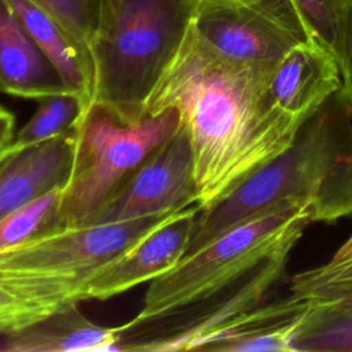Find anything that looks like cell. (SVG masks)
Masks as SVG:
<instances>
[{"instance_id": "cell-1", "label": "cell", "mask_w": 352, "mask_h": 352, "mask_svg": "<svg viewBox=\"0 0 352 352\" xmlns=\"http://www.w3.org/2000/svg\"><path fill=\"white\" fill-rule=\"evenodd\" d=\"M271 72L223 59L191 29L151 94L146 116L176 110L188 132L199 209L279 155L304 121L271 103Z\"/></svg>"}, {"instance_id": "cell-2", "label": "cell", "mask_w": 352, "mask_h": 352, "mask_svg": "<svg viewBox=\"0 0 352 352\" xmlns=\"http://www.w3.org/2000/svg\"><path fill=\"white\" fill-rule=\"evenodd\" d=\"M309 223L311 213L302 204L286 202L183 257L151 280L142 311L126 324L176 319L161 323V331L125 344L124 351H191L204 336L263 304L283 278Z\"/></svg>"}, {"instance_id": "cell-3", "label": "cell", "mask_w": 352, "mask_h": 352, "mask_svg": "<svg viewBox=\"0 0 352 352\" xmlns=\"http://www.w3.org/2000/svg\"><path fill=\"white\" fill-rule=\"evenodd\" d=\"M286 202L302 204L319 223L352 214V84L309 114L279 155L199 210L183 257Z\"/></svg>"}, {"instance_id": "cell-4", "label": "cell", "mask_w": 352, "mask_h": 352, "mask_svg": "<svg viewBox=\"0 0 352 352\" xmlns=\"http://www.w3.org/2000/svg\"><path fill=\"white\" fill-rule=\"evenodd\" d=\"M201 0H102L89 50L92 103L124 122L146 117L147 102L177 56Z\"/></svg>"}, {"instance_id": "cell-5", "label": "cell", "mask_w": 352, "mask_h": 352, "mask_svg": "<svg viewBox=\"0 0 352 352\" xmlns=\"http://www.w3.org/2000/svg\"><path fill=\"white\" fill-rule=\"evenodd\" d=\"M176 212L63 228L0 253V285L56 311L85 300L87 282Z\"/></svg>"}, {"instance_id": "cell-6", "label": "cell", "mask_w": 352, "mask_h": 352, "mask_svg": "<svg viewBox=\"0 0 352 352\" xmlns=\"http://www.w3.org/2000/svg\"><path fill=\"white\" fill-rule=\"evenodd\" d=\"M180 124L176 110L124 122L104 106L92 103L74 124V157L62 191L63 228L84 227L113 191Z\"/></svg>"}, {"instance_id": "cell-7", "label": "cell", "mask_w": 352, "mask_h": 352, "mask_svg": "<svg viewBox=\"0 0 352 352\" xmlns=\"http://www.w3.org/2000/svg\"><path fill=\"white\" fill-rule=\"evenodd\" d=\"M190 136L180 122L107 198L87 226L118 223L198 205Z\"/></svg>"}, {"instance_id": "cell-8", "label": "cell", "mask_w": 352, "mask_h": 352, "mask_svg": "<svg viewBox=\"0 0 352 352\" xmlns=\"http://www.w3.org/2000/svg\"><path fill=\"white\" fill-rule=\"evenodd\" d=\"M192 29L223 59L268 70H272L292 47L305 41L241 0H201Z\"/></svg>"}, {"instance_id": "cell-9", "label": "cell", "mask_w": 352, "mask_h": 352, "mask_svg": "<svg viewBox=\"0 0 352 352\" xmlns=\"http://www.w3.org/2000/svg\"><path fill=\"white\" fill-rule=\"evenodd\" d=\"M199 206L172 214L121 256L100 268L85 285V300H107L173 268L183 257Z\"/></svg>"}, {"instance_id": "cell-10", "label": "cell", "mask_w": 352, "mask_h": 352, "mask_svg": "<svg viewBox=\"0 0 352 352\" xmlns=\"http://www.w3.org/2000/svg\"><path fill=\"white\" fill-rule=\"evenodd\" d=\"M316 298L289 294L250 308L212 333L191 349L221 352H293V340Z\"/></svg>"}, {"instance_id": "cell-11", "label": "cell", "mask_w": 352, "mask_h": 352, "mask_svg": "<svg viewBox=\"0 0 352 352\" xmlns=\"http://www.w3.org/2000/svg\"><path fill=\"white\" fill-rule=\"evenodd\" d=\"M342 84L336 56L315 38L292 47L272 69L267 92L282 113L305 120Z\"/></svg>"}, {"instance_id": "cell-12", "label": "cell", "mask_w": 352, "mask_h": 352, "mask_svg": "<svg viewBox=\"0 0 352 352\" xmlns=\"http://www.w3.org/2000/svg\"><path fill=\"white\" fill-rule=\"evenodd\" d=\"M74 126L45 142L15 147L0 158V220L44 192L65 187L74 157Z\"/></svg>"}, {"instance_id": "cell-13", "label": "cell", "mask_w": 352, "mask_h": 352, "mask_svg": "<svg viewBox=\"0 0 352 352\" xmlns=\"http://www.w3.org/2000/svg\"><path fill=\"white\" fill-rule=\"evenodd\" d=\"M125 326H102L84 316L77 304L45 314L1 334V352H88L114 351Z\"/></svg>"}, {"instance_id": "cell-14", "label": "cell", "mask_w": 352, "mask_h": 352, "mask_svg": "<svg viewBox=\"0 0 352 352\" xmlns=\"http://www.w3.org/2000/svg\"><path fill=\"white\" fill-rule=\"evenodd\" d=\"M0 92L32 100L72 92L7 0H0Z\"/></svg>"}, {"instance_id": "cell-15", "label": "cell", "mask_w": 352, "mask_h": 352, "mask_svg": "<svg viewBox=\"0 0 352 352\" xmlns=\"http://www.w3.org/2000/svg\"><path fill=\"white\" fill-rule=\"evenodd\" d=\"M7 3L52 62L66 87L80 98L81 111H84L92 100L94 62L91 51L62 23L33 3L28 0H7Z\"/></svg>"}, {"instance_id": "cell-16", "label": "cell", "mask_w": 352, "mask_h": 352, "mask_svg": "<svg viewBox=\"0 0 352 352\" xmlns=\"http://www.w3.org/2000/svg\"><path fill=\"white\" fill-rule=\"evenodd\" d=\"M293 352H352V302L316 300L294 336Z\"/></svg>"}, {"instance_id": "cell-17", "label": "cell", "mask_w": 352, "mask_h": 352, "mask_svg": "<svg viewBox=\"0 0 352 352\" xmlns=\"http://www.w3.org/2000/svg\"><path fill=\"white\" fill-rule=\"evenodd\" d=\"M63 187L52 188L0 220V253L63 230L60 217Z\"/></svg>"}, {"instance_id": "cell-18", "label": "cell", "mask_w": 352, "mask_h": 352, "mask_svg": "<svg viewBox=\"0 0 352 352\" xmlns=\"http://www.w3.org/2000/svg\"><path fill=\"white\" fill-rule=\"evenodd\" d=\"M289 292L323 301L352 302V234L329 261L294 274Z\"/></svg>"}, {"instance_id": "cell-19", "label": "cell", "mask_w": 352, "mask_h": 352, "mask_svg": "<svg viewBox=\"0 0 352 352\" xmlns=\"http://www.w3.org/2000/svg\"><path fill=\"white\" fill-rule=\"evenodd\" d=\"M81 111V100L76 94L63 92L38 100L37 110L18 131L12 140L15 147H26L56 138L70 131Z\"/></svg>"}, {"instance_id": "cell-20", "label": "cell", "mask_w": 352, "mask_h": 352, "mask_svg": "<svg viewBox=\"0 0 352 352\" xmlns=\"http://www.w3.org/2000/svg\"><path fill=\"white\" fill-rule=\"evenodd\" d=\"M311 36L338 59L342 21L349 0H293Z\"/></svg>"}, {"instance_id": "cell-21", "label": "cell", "mask_w": 352, "mask_h": 352, "mask_svg": "<svg viewBox=\"0 0 352 352\" xmlns=\"http://www.w3.org/2000/svg\"><path fill=\"white\" fill-rule=\"evenodd\" d=\"M62 23L85 48L95 36L102 0H28ZM91 51V50H89Z\"/></svg>"}, {"instance_id": "cell-22", "label": "cell", "mask_w": 352, "mask_h": 352, "mask_svg": "<svg viewBox=\"0 0 352 352\" xmlns=\"http://www.w3.org/2000/svg\"><path fill=\"white\" fill-rule=\"evenodd\" d=\"M258 8L304 40L314 38L293 0H241Z\"/></svg>"}, {"instance_id": "cell-23", "label": "cell", "mask_w": 352, "mask_h": 352, "mask_svg": "<svg viewBox=\"0 0 352 352\" xmlns=\"http://www.w3.org/2000/svg\"><path fill=\"white\" fill-rule=\"evenodd\" d=\"M50 312L51 311L30 302L22 294H18L11 289L0 285V315L21 318L32 322Z\"/></svg>"}, {"instance_id": "cell-24", "label": "cell", "mask_w": 352, "mask_h": 352, "mask_svg": "<svg viewBox=\"0 0 352 352\" xmlns=\"http://www.w3.org/2000/svg\"><path fill=\"white\" fill-rule=\"evenodd\" d=\"M337 62L340 66L342 82L352 84V0L348 1L344 12L341 43Z\"/></svg>"}, {"instance_id": "cell-25", "label": "cell", "mask_w": 352, "mask_h": 352, "mask_svg": "<svg viewBox=\"0 0 352 352\" xmlns=\"http://www.w3.org/2000/svg\"><path fill=\"white\" fill-rule=\"evenodd\" d=\"M15 117L6 107L0 106V153L4 151L14 140Z\"/></svg>"}, {"instance_id": "cell-26", "label": "cell", "mask_w": 352, "mask_h": 352, "mask_svg": "<svg viewBox=\"0 0 352 352\" xmlns=\"http://www.w3.org/2000/svg\"><path fill=\"white\" fill-rule=\"evenodd\" d=\"M29 323V320L21 319V318H14V316H3L0 315V334L8 333L14 329H18L23 324Z\"/></svg>"}, {"instance_id": "cell-27", "label": "cell", "mask_w": 352, "mask_h": 352, "mask_svg": "<svg viewBox=\"0 0 352 352\" xmlns=\"http://www.w3.org/2000/svg\"><path fill=\"white\" fill-rule=\"evenodd\" d=\"M7 148H8V147H7ZM7 148H6V150H7ZM6 150H4V151H6ZM4 151H1V153H0V158H1V155L4 154Z\"/></svg>"}]
</instances>
